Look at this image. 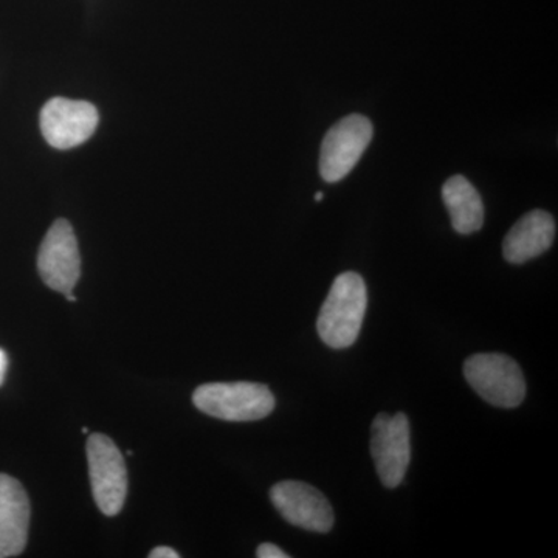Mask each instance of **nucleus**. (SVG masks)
<instances>
[{
    "mask_svg": "<svg viewBox=\"0 0 558 558\" xmlns=\"http://www.w3.org/2000/svg\"><path fill=\"white\" fill-rule=\"evenodd\" d=\"M366 310L368 290L363 278L355 271L339 275L319 310V339L332 349L352 347L359 339Z\"/></svg>",
    "mask_w": 558,
    "mask_h": 558,
    "instance_id": "1",
    "label": "nucleus"
},
{
    "mask_svg": "<svg viewBox=\"0 0 558 558\" xmlns=\"http://www.w3.org/2000/svg\"><path fill=\"white\" fill-rule=\"evenodd\" d=\"M193 402L202 413L230 422L259 421L275 410L270 389L253 381L202 385L194 391Z\"/></svg>",
    "mask_w": 558,
    "mask_h": 558,
    "instance_id": "2",
    "label": "nucleus"
},
{
    "mask_svg": "<svg viewBox=\"0 0 558 558\" xmlns=\"http://www.w3.org/2000/svg\"><path fill=\"white\" fill-rule=\"evenodd\" d=\"M464 377L481 398L499 409H515L526 398L523 371L508 355H472L465 360Z\"/></svg>",
    "mask_w": 558,
    "mask_h": 558,
    "instance_id": "3",
    "label": "nucleus"
},
{
    "mask_svg": "<svg viewBox=\"0 0 558 558\" xmlns=\"http://www.w3.org/2000/svg\"><path fill=\"white\" fill-rule=\"evenodd\" d=\"M92 494L105 515H119L128 495V470L123 454L112 439L101 433L87 440Z\"/></svg>",
    "mask_w": 558,
    "mask_h": 558,
    "instance_id": "4",
    "label": "nucleus"
},
{
    "mask_svg": "<svg viewBox=\"0 0 558 558\" xmlns=\"http://www.w3.org/2000/svg\"><path fill=\"white\" fill-rule=\"evenodd\" d=\"M373 123L360 113L337 121L322 143L319 174L329 183L340 182L354 170L373 140Z\"/></svg>",
    "mask_w": 558,
    "mask_h": 558,
    "instance_id": "5",
    "label": "nucleus"
},
{
    "mask_svg": "<svg viewBox=\"0 0 558 558\" xmlns=\"http://www.w3.org/2000/svg\"><path fill=\"white\" fill-rule=\"evenodd\" d=\"M371 454L381 484L387 488L399 487L411 461L410 422L405 414H379L374 418Z\"/></svg>",
    "mask_w": 558,
    "mask_h": 558,
    "instance_id": "6",
    "label": "nucleus"
},
{
    "mask_svg": "<svg viewBox=\"0 0 558 558\" xmlns=\"http://www.w3.org/2000/svg\"><path fill=\"white\" fill-rule=\"evenodd\" d=\"M39 120L47 143L64 150L87 142L97 130L100 116L92 102L51 98L40 110Z\"/></svg>",
    "mask_w": 558,
    "mask_h": 558,
    "instance_id": "7",
    "label": "nucleus"
},
{
    "mask_svg": "<svg viewBox=\"0 0 558 558\" xmlns=\"http://www.w3.org/2000/svg\"><path fill=\"white\" fill-rule=\"evenodd\" d=\"M40 278L51 290L73 292L81 275L78 242L69 220L58 219L47 231L38 255Z\"/></svg>",
    "mask_w": 558,
    "mask_h": 558,
    "instance_id": "8",
    "label": "nucleus"
},
{
    "mask_svg": "<svg viewBox=\"0 0 558 558\" xmlns=\"http://www.w3.org/2000/svg\"><path fill=\"white\" fill-rule=\"evenodd\" d=\"M270 499L279 515L293 526L326 534L333 526V510L318 488L301 481H282L271 487Z\"/></svg>",
    "mask_w": 558,
    "mask_h": 558,
    "instance_id": "9",
    "label": "nucleus"
},
{
    "mask_svg": "<svg viewBox=\"0 0 558 558\" xmlns=\"http://www.w3.org/2000/svg\"><path fill=\"white\" fill-rule=\"evenodd\" d=\"M31 524L27 492L13 476L0 473V558L20 556Z\"/></svg>",
    "mask_w": 558,
    "mask_h": 558,
    "instance_id": "10",
    "label": "nucleus"
},
{
    "mask_svg": "<svg viewBox=\"0 0 558 558\" xmlns=\"http://www.w3.org/2000/svg\"><path fill=\"white\" fill-rule=\"evenodd\" d=\"M556 220L548 211L534 209L510 229L502 242V255L510 264H524L553 247Z\"/></svg>",
    "mask_w": 558,
    "mask_h": 558,
    "instance_id": "11",
    "label": "nucleus"
},
{
    "mask_svg": "<svg viewBox=\"0 0 558 558\" xmlns=\"http://www.w3.org/2000/svg\"><path fill=\"white\" fill-rule=\"evenodd\" d=\"M442 199L449 209L451 226L459 234H472L483 229V201L478 190L464 175H453L444 183Z\"/></svg>",
    "mask_w": 558,
    "mask_h": 558,
    "instance_id": "12",
    "label": "nucleus"
},
{
    "mask_svg": "<svg viewBox=\"0 0 558 558\" xmlns=\"http://www.w3.org/2000/svg\"><path fill=\"white\" fill-rule=\"evenodd\" d=\"M256 557L288 558L289 554H286L284 550L279 549L277 545H274V543H263V545L259 546L258 550H256Z\"/></svg>",
    "mask_w": 558,
    "mask_h": 558,
    "instance_id": "13",
    "label": "nucleus"
},
{
    "mask_svg": "<svg viewBox=\"0 0 558 558\" xmlns=\"http://www.w3.org/2000/svg\"><path fill=\"white\" fill-rule=\"evenodd\" d=\"M180 554L178 550L168 548V546H159V548L153 549L149 553V558H179Z\"/></svg>",
    "mask_w": 558,
    "mask_h": 558,
    "instance_id": "14",
    "label": "nucleus"
},
{
    "mask_svg": "<svg viewBox=\"0 0 558 558\" xmlns=\"http://www.w3.org/2000/svg\"><path fill=\"white\" fill-rule=\"evenodd\" d=\"M7 368H9V357H7V352L0 349V387L5 380Z\"/></svg>",
    "mask_w": 558,
    "mask_h": 558,
    "instance_id": "15",
    "label": "nucleus"
},
{
    "mask_svg": "<svg viewBox=\"0 0 558 558\" xmlns=\"http://www.w3.org/2000/svg\"><path fill=\"white\" fill-rule=\"evenodd\" d=\"M323 199H325V194H323L322 191H318V193L315 194V201L322 202Z\"/></svg>",
    "mask_w": 558,
    "mask_h": 558,
    "instance_id": "16",
    "label": "nucleus"
}]
</instances>
